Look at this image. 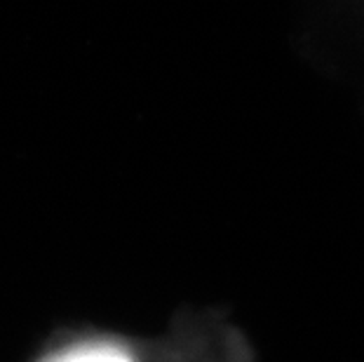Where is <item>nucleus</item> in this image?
Instances as JSON below:
<instances>
[{"label": "nucleus", "instance_id": "obj_1", "mask_svg": "<svg viewBox=\"0 0 364 362\" xmlns=\"http://www.w3.org/2000/svg\"><path fill=\"white\" fill-rule=\"evenodd\" d=\"M26 362H257L245 329L214 306H188L158 332L68 325L50 332Z\"/></svg>", "mask_w": 364, "mask_h": 362}]
</instances>
